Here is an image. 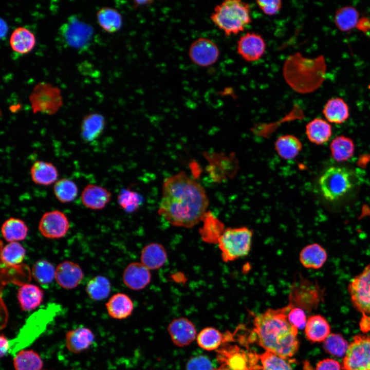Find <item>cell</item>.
I'll return each mask as SVG.
<instances>
[{
  "label": "cell",
  "instance_id": "obj_3",
  "mask_svg": "<svg viewBox=\"0 0 370 370\" xmlns=\"http://www.w3.org/2000/svg\"><path fill=\"white\" fill-rule=\"evenodd\" d=\"M326 68L323 55L308 58L295 52L285 60L283 74L286 82L294 91L306 94L314 91L322 85Z\"/></svg>",
  "mask_w": 370,
  "mask_h": 370
},
{
  "label": "cell",
  "instance_id": "obj_12",
  "mask_svg": "<svg viewBox=\"0 0 370 370\" xmlns=\"http://www.w3.org/2000/svg\"><path fill=\"white\" fill-rule=\"evenodd\" d=\"M69 222L66 215L59 210L45 213L42 216L39 230L46 238L58 239L64 236L69 228Z\"/></svg>",
  "mask_w": 370,
  "mask_h": 370
},
{
  "label": "cell",
  "instance_id": "obj_28",
  "mask_svg": "<svg viewBox=\"0 0 370 370\" xmlns=\"http://www.w3.org/2000/svg\"><path fill=\"white\" fill-rule=\"evenodd\" d=\"M9 41L12 49L20 54L30 52L35 43L34 34L24 27L16 28L11 33Z\"/></svg>",
  "mask_w": 370,
  "mask_h": 370
},
{
  "label": "cell",
  "instance_id": "obj_23",
  "mask_svg": "<svg viewBox=\"0 0 370 370\" xmlns=\"http://www.w3.org/2000/svg\"><path fill=\"white\" fill-rule=\"evenodd\" d=\"M30 172L34 183L44 186L55 183L59 176L57 169L52 163L42 160L34 162Z\"/></svg>",
  "mask_w": 370,
  "mask_h": 370
},
{
  "label": "cell",
  "instance_id": "obj_27",
  "mask_svg": "<svg viewBox=\"0 0 370 370\" xmlns=\"http://www.w3.org/2000/svg\"><path fill=\"white\" fill-rule=\"evenodd\" d=\"M305 130L308 140L317 145L326 143L332 135L331 125L327 121L320 118H314L309 122Z\"/></svg>",
  "mask_w": 370,
  "mask_h": 370
},
{
  "label": "cell",
  "instance_id": "obj_37",
  "mask_svg": "<svg viewBox=\"0 0 370 370\" xmlns=\"http://www.w3.org/2000/svg\"><path fill=\"white\" fill-rule=\"evenodd\" d=\"M86 291L91 299L100 301L109 295L111 291V284L105 276L97 275L88 282Z\"/></svg>",
  "mask_w": 370,
  "mask_h": 370
},
{
  "label": "cell",
  "instance_id": "obj_40",
  "mask_svg": "<svg viewBox=\"0 0 370 370\" xmlns=\"http://www.w3.org/2000/svg\"><path fill=\"white\" fill-rule=\"evenodd\" d=\"M55 268L49 262L45 260L36 261L32 268V275L39 283L46 285L55 279Z\"/></svg>",
  "mask_w": 370,
  "mask_h": 370
},
{
  "label": "cell",
  "instance_id": "obj_48",
  "mask_svg": "<svg viewBox=\"0 0 370 370\" xmlns=\"http://www.w3.org/2000/svg\"><path fill=\"white\" fill-rule=\"evenodd\" d=\"M356 27L363 33L370 31V18L366 16L359 18Z\"/></svg>",
  "mask_w": 370,
  "mask_h": 370
},
{
  "label": "cell",
  "instance_id": "obj_10",
  "mask_svg": "<svg viewBox=\"0 0 370 370\" xmlns=\"http://www.w3.org/2000/svg\"><path fill=\"white\" fill-rule=\"evenodd\" d=\"M348 290L354 307L362 314H370V263L349 282Z\"/></svg>",
  "mask_w": 370,
  "mask_h": 370
},
{
  "label": "cell",
  "instance_id": "obj_11",
  "mask_svg": "<svg viewBox=\"0 0 370 370\" xmlns=\"http://www.w3.org/2000/svg\"><path fill=\"white\" fill-rule=\"evenodd\" d=\"M93 29L90 25L76 16L70 17L60 28L63 42L70 47L82 48L91 40Z\"/></svg>",
  "mask_w": 370,
  "mask_h": 370
},
{
  "label": "cell",
  "instance_id": "obj_35",
  "mask_svg": "<svg viewBox=\"0 0 370 370\" xmlns=\"http://www.w3.org/2000/svg\"><path fill=\"white\" fill-rule=\"evenodd\" d=\"M359 19V13L357 9L351 6H346L336 11L334 22L339 30L347 32L356 27Z\"/></svg>",
  "mask_w": 370,
  "mask_h": 370
},
{
  "label": "cell",
  "instance_id": "obj_41",
  "mask_svg": "<svg viewBox=\"0 0 370 370\" xmlns=\"http://www.w3.org/2000/svg\"><path fill=\"white\" fill-rule=\"evenodd\" d=\"M117 199L119 206L127 213L135 211L143 202V198L140 193L129 189H122Z\"/></svg>",
  "mask_w": 370,
  "mask_h": 370
},
{
  "label": "cell",
  "instance_id": "obj_44",
  "mask_svg": "<svg viewBox=\"0 0 370 370\" xmlns=\"http://www.w3.org/2000/svg\"><path fill=\"white\" fill-rule=\"evenodd\" d=\"M210 360L206 356L198 355L191 357L188 361L186 370H213Z\"/></svg>",
  "mask_w": 370,
  "mask_h": 370
},
{
  "label": "cell",
  "instance_id": "obj_51",
  "mask_svg": "<svg viewBox=\"0 0 370 370\" xmlns=\"http://www.w3.org/2000/svg\"><path fill=\"white\" fill-rule=\"evenodd\" d=\"M133 5L134 7H139L146 6L151 5L154 1H134L133 2Z\"/></svg>",
  "mask_w": 370,
  "mask_h": 370
},
{
  "label": "cell",
  "instance_id": "obj_47",
  "mask_svg": "<svg viewBox=\"0 0 370 370\" xmlns=\"http://www.w3.org/2000/svg\"><path fill=\"white\" fill-rule=\"evenodd\" d=\"M316 370H341V365L334 359H325L318 363Z\"/></svg>",
  "mask_w": 370,
  "mask_h": 370
},
{
  "label": "cell",
  "instance_id": "obj_43",
  "mask_svg": "<svg viewBox=\"0 0 370 370\" xmlns=\"http://www.w3.org/2000/svg\"><path fill=\"white\" fill-rule=\"evenodd\" d=\"M348 346L346 340L337 334H330L323 343V348L326 352L338 357L346 354Z\"/></svg>",
  "mask_w": 370,
  "mask_h": 370
},
{
  "label": "cell",
  "instance_id": "obj_6",
  "mask_svg": "<svg viewBox=\"0 0 370 370\" xmlns=\"http://www.w3.org/2000/svg\"><path fill=\"white\" fill-rule=\"evenodd\" d=\"M318 183L323 197L330 201L343 197L353 186L350 173L340 166H331L326 169L320 177Z\"/></svg>",
  "mask_w": 370,
  "mask_h": 370
},
{
  "label": "cell",
  "instance_id": "obj_18",
  "mask_svg": "<svg viewBox=\"0 0 370 370\" xmlns=\"http://www.w3.org/2000/svg\"><path fill=\"white\" fill-rule=\"evenodd\" d=\"M111 193L106 188L94 184H89L83 189L81 199L84 206L91 210L103 209L110 201Z\"/></svg>",
  "mask_w": 370,
  "mask_h": 370
},
{
  "label": "cell",
  "instance_id": "obj_31",
  "mask_svg": "<svg viewBox=\"0 0 370 370\" xmlns=\"http://www.w3.org/2000/svg\"><path fill=\"white\" fill-rule=\"evenodd\" d=\"M97 18L101 28L109 33L118 31L122 26V16L121 13L114 8H101L97 11Z\"/></svg>",
  "mask_w": 370,
  "mask_h": 370
},
{
  "label": "cell",
  "instance_id": "obj_45",
  "mask_svg": "<svg viewBox=\"0 0 370 370\" xmlns=\"http://www.w3.org/2000/svg\"><path fill=\"white\" fill-rule=\"evenodd\" d=\"M289 323L297 329H303L306 325V317L304 311L301 308L292 307L287 314Z\"/></svg>",
  "mask_w": 370,
  "mask_h": 370
},
{
  "label": "cell",
  "instance_id": "obj_46",
  "mask_svg": "<svg viewBox=\"0 0 370 370\" xmlns=\"http://www.w3.org/2000/svg\"><path fill=\"white\" fill-rule=\"evenodd\" d=\"M256 3L264 14L269 16L278 13L282 7L281 0L257 1Z\"/></svg>",
  "mask_w": 370,
  "mask_h": 370
},
{
  "label": "cell",
  "instance_id": "obj_49",
  "mask_svg": "<svg viewBox=\"0 0 370 370\" xmlns=\"http://www.w3.org/2000/svg\"><path fill=\"white\" fill-rule=\"evenodd\" d=\"M10 349V342L3 334L1 336V357L5 356Z\"/></svg>",
  "mask_w": 370,
  "mask_h": 370
},
{
  "label": "cell",
  "instance_id": "obj_42",
  "mask_svg": "<svg viewBox=\"0 0 370 370\" xmlns=\"http://www.w3.org/2000/svg\"><path fill=\"white\" fill-rule=\"evenodd\" d=\"M258 356L259 370H292L286 359L272 353L266 351Z\"/></svg>",
  "mask_w": 370,
  "mask_h": 370
},
{
  "label": "cell",
  "instance_id": "obj_16",
  "mask_svg": "<svg viewBox=\"0 0 370 370\" xmlns=\"http://www.w3.org/2000/svg\"><path fill=\"white\" fill-rule=\"evenodd\" d=\"M83 277L84 274L81 267L72 261H64L55 268V280L59 286L66 289H71L77 287Z\"/></svg>",
  "mask_w": 370,
  "mask_h": 370
},
{
  "label": "cell",
  "instance_id": "obj_21",
  "mask_svg": "<svg viewBox=\"0 0 370 370\" xmlns=\"http://www.w3.org/2000/svg\"><path fill=\"white\" fill-rule=\"evenodd\" d=\"M43 298V291L37 285L25 284L18 289L17 299L22 310L35 309L42 304Z\"/></svg>",
  "mask_w": 370,
  "mask_h": 370
},
{
  "label": "cell",
  "instance_id": "obj_15",
  "mask_svg": "<svg viewBox=\"0 0 370 370\" xmlns=\"http://www.w3.org/2000/svg\"><path fill=\"white\" fill-rule=\"evenodd\" d=\"M168 331L173 343L179 347L190 345L197 337L194 324L184 317L172 320L168 325Z\"/></svg>",
  "mask_w": 370,
  "mask_h": 370
},
{
  "label": "cell",
  "instance_id": "obj_29",
  "mask_svg": "<svg viewBox=\"0 0 370 370\" xmlns=\"http://www.w3.org/2000/svg\"><path fill=\"white\" fill-rule=\"evenodd\" d=\"M105 124V119L101 114L91 113L86 115L81 125L82 139L86 142L96 139L102 133Z\"/></svg>",
  "mask_w": 370,
  "mask_h": 370
},
{
  "label": "cell",
  "instance_id": "obj_1",
  "mask_svg": "<svg viewBox=\"0 0 370 370\" xmlns=\"http://www.w3.org/2000/svg\"><path fill=\"white\" fill-rule=\"evenodd\" d=\"M209 202L202 186L180 171L163 181L158 212L173 226L191 228L204 218Z\"/></svg>",
  "mask_w": 370,
  "mask_h": 370
},
{
  "label": "cell",
  "instance_id": "obj_9",
  "mask_svg": "<svg viewBox=\"0 0 370 370\" xmlns=\"http://www.w3.org/2000/svg\"><path fill=\"white\" fill-rule=\"evenodd\" d=\"M34 113L54 114L61 106L62 97L57 87L41 83L35 86L29 97Z\"/></svg>",
  "mask_w": 370,
  "mask_h": 370
},
{
  "label": "cell",
  "instance_id": "obj_26",
  "mask_svg": "<svg viewBox=\"0 0 370 370\" xmlns=\"http://www.w3.org/2000/svg\"><path fill=\"white\" fill-rule=\"evenodd\" d=\"M305 331L307 339L312 342L324 341L330 335V325L323 316L316 314L307 321Z\"/></svg>",
  "mask_w": 370,
  "mask_h": 370
},
{
  "label": "cell",
  "instance_id": "obj_38",
  "mask_svg": "<svg viewBox=\"0 0 370 370\" xmlns=\"http://www.w3.org/2000/svg\"><path fill=\"white\" fill-rule=\"evenodd\" d=\"M26 255V250L19 242H10L1 251V261L6 266H13L21 263Z\"/></svg>",
  "mask_w": 370,
  "mask_h": 370
},
{
  "label": "cell",
  "instance_id": "obj_8",
  "mask_svg": "<svg viewBox=\"0 0 370 370\" xmlns=\"http://www.w3.org/2000/svg\"><path fill=\"white\" fill-rule=\"evenodd\" d=\"M344 370H370V336L357 335L343 360Z\"/></svg>",
  "mask_w": 370,
  "mask_h": 370
},
{
  "label": "cell",
  "instance_id": "obj_5",
  "mask_svg": "<svg viewBox=\"0 0 370 370\" xmlns=\"http://www.w3.org/2000/svg\"><path fill=\"white\" fill-rule=\"evenodd\" d=\"M253 233L248 228H228L217 239L222 260L233 261L247 255L251 249Z\"/></svg>",
  "mask_w": 370,
  "mask_h": 370
},
{
  "label": "cell",
  "instance_id": "obj_7",
  "mask_svg": "<svg viewBox=\"0 0 370 370\" xmlns=\"http://www.w3.org/2000/svg\"><path fill=\"white\" fill-rule=\"evenodd\" d=\"M217 359L230 370H258L260 358L255 352H247L237 345H224L217 350Z\"/></svg>",
  "mask_w": 370,
  "mask_h": 370
},
{
  "label": "cell",
  "instance_id": "obj_2",
  "mask_svg": "<svg viewBox=\"0 0 370 370\" xmlns=\"http://www.w3.org/2000/svg\"><path fill=\"white\" fill-rule=\"evenodd\" d=\"M290 305L268 309L254 319L253 334L258 344L266 351L285 359L296 354L299 347L298 329L288 320Z\"/></svg>",
  "mask_w": 370,
  "mask_h": 370
},
{
  "label": "cell",
  "instance_id": "obj_52",
  "mask_svg": "<svg viewBox=\"0 0 370 370\" xmlns=\"http://www.w3.org/2000/svg\"><path fill=\"white\" fill-rule=\"evenodd\" d=\"M1 36L3 38L7 33L8 30V26L5 21L1 19Z\"/></svg>",
  "mask_w": 370,
  "mask_h": 370
},
{
  "label": "cell",
  "instance_id": "obj_20",
  "mask_svg": "<svg viewBox=\"0 0 370 370\" xmlns=\"http://www.w3.org/2000/svg\"><path fill=\"white\" fill-rule=\"evenodd\" d=\"M140 258V262L150 270H157L165 264L168 254L162 244L151 243L142 248Z\"/></svg>",
  "mask_w": 370,
  "mask_h": 370
},
{
  "label": "cell",
  "instance_id": "obj_39",
  "mask_svg": "<svg viewBox=\"0 0 370 370\" xmlns=\"http://www.w3.org/2000/svg\"><path fill=\"white\" fill-rule=\"evenodd\" d=\"M53 193L59 201L62 203H67L73 201L77 197L78 188L72 180L61 178L54 183Z\"/></svg>",
  "mask_w": 370,
  "mask_h": 370
},
{
  "label": "cell",
  "instance_id": "obj_19",
  "mask_svg": "<svg viewBox=\"0 0 370 370\" xmlns=\"http://www.w3.org/2000/svg\"><path fill=\"white\" fill-rule=\"evenodd\" d=\"M95 336L88 328L79 327L68 331L65 335V345L69 351L78 354L88 349L93 343Z\"/></svg>",
  "mask_w": 370,
  "mask_h": 370
},
{
  "label": "cell",
  "instance_id": "obj_32",
  "mask_svg": "<svg viewBox=\"0 0 370 370\" xmlns=\"http://www.w3.org/2000/svg\"><path fill=\"white\" fill-rule=\"evenodd\" d=\"M15 370H42L43 362L40 356L32 349L19 350L13 359Z\"/></svg>",
  "mask_w": 370,
  "mask_h": 370
},
{
  "label": "cell",
  "instance_id": "obj_50",
  "mask_svg": "<svg viewBox=\"0 0 370 370\" xmlns=\"http://www.w3.org/2000/svg\"><path fill=\"white\" fill-rule=\"evenodd\" d=\"M362 317L360 322V327L363 331H367L370 329V318L366 314H362Z\"/></svg>",
  "mask_w": 370,
  "mask_h": 370
},
{
  "label": "cell",
  "instance_id": "obj_53",
  "mask_svg": "<svg viewBox=\"0 0 370 370\" xmlns=\"http://www.w3.org/2000/svg\"><path fill=\"white\" fill-rule=\"evenodd\" d=\"M213 370H230L228 367H227L226 366L224 365H221V366L216 369H214Z\"/></svg>",
  "mask_w": 370,
  "mask_h": 370
},
{
  "label": "cell",
  "instance_id": "obj_25",
  "mask_svg": "<svg viewBox=\"0 0 370 370\" xmlns=\"http://www.w3.org/2000/svg\"><path fill=\"white\" fill-rule=\"evenodd\" d=\"M323 114L330 123L341 124L349 118V106L341 98L333 97L325 103L323 109Z\"/></svg>",
  "mask_w": 370,
  "mask_h": 370
},
{
  "label": "cell",
  "instance_id": "obj_34",
  "mask_svg": "<svg viewBox=\"0 0 370 370\" xmlns=\"http://www.w3.org/2000/svg\"><path fill=\"white\" fill-rule=\"evenodd\" d=\"M332 157L338 162L349 160L354 155L355 144L350 138L340 135L335 138L330 143Z\"/></svg>",
  "mask_w": 370,
  "mask_h": 370
},
{
  "label": "cell",
  "instance_id": "obj_24",
  "mask_svg": "<svg viewBox=\"0 0 370 370\" xmlns=\"http://www.w3.org/2000/svg\"><path fill=\"white\" fill-rule=\"evenodd\" d=\"M325 249L317 243L309 244L304 247L300 253V261L305 268L318 269L321 268L327 260Z\"/></svg>",
  "mask_w": 370,
  "mask_h": 370
},
{
  "label": "cell",
  "instance_id": "obj_36",
  "mask_svg": "<svg viewBox=\"0 0 370 370\" xmlns=\"http://www.w3.org/2000/svg\"><path fill=\"white\" fill-rule=\"evenodd\" d=\"M197 343L201 348L208 350L217 349L225 342V335L217 329L208 327L202 329L197 335Z\"/></svg>",
  "mask_w": 370,
  "mask_h": 370
},
{
  "label": "cell",
  "instance_id": "obj_30",
  "mask_svg": "<svg viewBox=\"0 0 370 370\" xmlns=\"http://www.w3.org/2000/svg\"><path fill=\"white\" fill-rule=\"evenodd\" d=\"M28 229L21 219L10 217L6 220L1 227L3 238L8 242H18L25 239Z\"/></svg>",
  "mask_w": 370,
  "mask_h": 370
},
{
  "label": "cell",
  "instance_id": "obj_17",
  "mask_svg": "<svg viewBox=\"0 0 370 370\" xmlns=\"http://www.w3.org/2000/svg\"><path fill=\"white\" fill-rule=\"evenodd\" d=\"M150 270L141 262H133L124 269L122 280L124 285L133 290L145 288L151 281Z\"/></svg>",
  "mask_w": 370,
  "mask_h": 370
},
{
  "label": "cell",
  "instance_id": "obj_22",
  "mask_svg": "<svg viewBox=\"0 0 370 370\" xmlns=\"http://www.w3.org/2000/svg\"><path fill=\"white\" fill-rule=\"evenodd\" d=\"M106 308L112 318L122 320L130 317L134 310V304L130 297L124 293L113 294L106 303Z\"/></svg>",
  "mask_w": 370,
  "mask_h": 370
},
{
  "label": "cell",
  "instance_id": "obj_13",
  "mask_svg": "<svg viewBox=\"0 0 370 370\" xmlns=\"http://www.w3.org/2000/svg\"><path fill=\"white\" fill-rule=\"evenodd\" d=\"M188 53L195 64L208 67L216 62L219 56V50L211 39L199 38L191 44Z\"/></svg>",
  "mask_w": 370,
  "mask_h": 370
},
{
  "label": "cell",
  "instance_id": "obj_14",
  "mask_svg": "<svg viewBox=\"0 0 370 370\" xmlns=\"http://www.w3.org/2000/svg\"><path fill=\"white\" fill-rule=\"evenodd\" d=\"M266 44L262 35L254 32H248L240 37L237 42L238 54L248 62L259 60L264 55Z\"/></svg>",
  "mask_w": 370,
  "mask_h": 370
},
{
  "label": "cell",
  "instance_id": "obj_4",
  "mask_svg": "<svg viewBox=\"0 0 370 370\" xmlns=\"http://www.w3.org/2000/svg\"><path fill=\"white\" fill-rule=\"evenodd\" d=\"M210 19L225 36L237 34L252 22L250 5L240 0H226L214 7Z\"/></svg>",
  "mask_w": 370,
  "mask_h": 370
},
{
  "label": "cell",
  "instance_id": "obj_33",
  "mask_svg": "<svg viewBox=\"0 0 370 370\" xmlns=\"http://www.w3.org/2000/svg\"><path fill=\"white\" fill-rule=\"evenodd\" d=\"M275 149L281 158L289 160L298 155L302 149V144L300 139L293 135H283L276 139Z\"/></svg>",
  "mask_w": 370,
  "mask_h": 370
}]
</instances>
